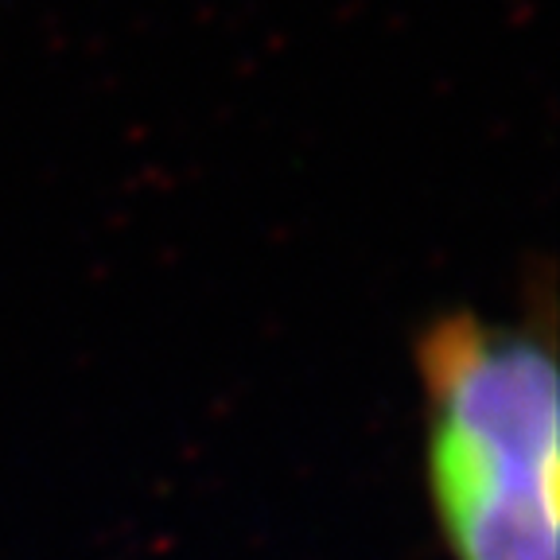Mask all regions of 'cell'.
Returning a JSON list of instances; mask_svg holds the SVG:
<instances>
[{
  "label": "cell",
  "mask_w": 560,
  "mask_h": 560,
  "mask_svg": "<svg viewBox=\"0 0 560 560\" xmlns=\"http://www.w3.org/2000/svg\"><path fill=\"white\" fill-rule=\"evenodd\" d=\"M429 475L455 560H557V366L471 315L424 342Z\"/></svg>",
  "instance_id": "cell-1"
}]
</instances>
